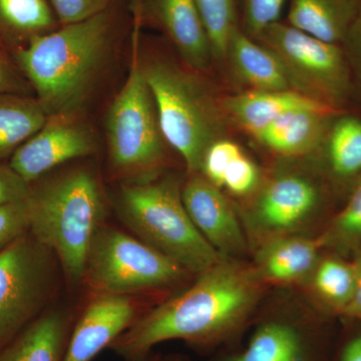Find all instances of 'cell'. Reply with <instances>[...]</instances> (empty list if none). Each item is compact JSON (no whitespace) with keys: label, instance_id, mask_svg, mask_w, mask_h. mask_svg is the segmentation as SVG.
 Listing matches in <instances>:
<instances>
[{"label":"cell","instance_id":"6da1fadb","mask_svg":"<svg viewBox=\"0 0 361 361\" xmlns=\"http://www.w3.org/2000/svg\"><path fill=\"white\" fill-rule=\"evenodd\" d=\"M197 276L187 290L140 316L110 348L125 360L171 341L197 350L231 348L255 308L263 281L255 268L237 259L222 258Z\"/></svg>","mask_w":361,"mask_h":361},{"label":"cell","instance_id":"7a4b0ae2","mask_svg":"<svg viewBox=\"0 0 361 361\" xmlns=\"http://www.w3.org/2000/svg\"><path fill=\"white\" fill-rule=\"evenodd\" d=\"M118 1L104 13L61 25L16 49V61L47 115L73 114L92 90L122 30Z\"/></svg>","mask_w":361,"mask_h":361},{"label":"cell","instance_id":"3957f363","mask_svg":"<svg viewBox=\"0 0 361 361\" xmlns=\"http://www.w3.org/2000/svg\"><path fill=\"white\" fill-rule=\"evenodd\" d=\"M25 201L30 234L52 252L70 283L84 281L90 244L106 214L94 173L75 168L32 183Z\"/></svg>","mask_w":361,"mask_h":361},{"label":"cell","instance_id":"277c9868","mask_svg":"<svg viewBox=\"0 0 361 361\" xmlns=\"http://www.w3.org/2000/svg\"><path fill=\"white\" fill-rule=\"evenodd\" d=\"M116 209L137 238L188 273L199 275L222 259L192 222L175 180L122 183Z\"/></svg>","mask_w":361,"mask_h":361},{"label":"cell","instance_id":"5b68a950","mask_svg":"<svg viewBox=\"0 0 361 361\" xmlns=\"http://www.w3.org/2000/svg\"><path fill=\"white\" fill-rule=\"evenodd\" d=\"M141 30L139 21L132 18L129 75L106 115L109 163L122 183L156 179L165 158L166 141L155 101L142 73Z\"/></svg>","mask_w":361,"mask_h":361},{"label":"cell","instance_id":"8992f818","mask_svg":"<svg viewBox=\"0 0 361 361\" xmlns=\"http://www.w3.org/2000/svg\"><path fill=\"white\" fill-rule=\"evenodd\" d=\"M155 101L161 134L184 161L189 175L200 173L209 146L220 139L217 106L200 80L169 61H142Z\"/></svg>","mask_w":361,"mask_h":361},{"label":"cell","instance_id":"52a82bcc","mask_svg":"<svg viewBox=\"0 0 361 361\" xmlns=\"http://www.w3.org/2000/svg\"><path fill=\"white\" fill-rule=\"evenodd\" d=\"M187 274L137 237L103 225L90 244L84 281L96 295L132 296L173 286Z\"/></svg>","mask_w":361,"mask_h":361},{"label":"cell","instance_id":"ba28073f","mask_svg":"<svg viewBox=\"0 0 361 361\" xmlns=\"http://www.w3.org/2000/svg\"><path fill=\"white\" fill-rule=\"evenodd\" d=\"M255 40L276 54L297 92L337 110L348 108L353 75L342 45L323 42L281 21L268 26Z\"/></svg>","mask_w":361,"mask_h":361},{"label":"cell","instance_id":"9c48e42d","mask_svg":"<svg viewBox=\"0 0 361 361\" xmlns=\"http://www.w3.org/2000/svg\"><path fill=\"white\" fill-rule=\"evenodd\" d=\"M54 255L30 233L0 252V350L44 312Z\"/></svg>","mask_w":361,"mask_h":361},{"label":"cell","instance_id":"30bf717a","mask_svg":"<svg viewBox=\"0 0 361 361\" xmlns=\"http://www.w3.org/2000/svg\"><path fill=\"white\" fill-rule=\"evenodd\" d=\"M209 361H329V358L326 341L316 325L307 320L276 315L260 320L245 344L222 351Z\"/></svg>","mask_w":361,"mask_h":361},{"label":"cell","instance_id":"8fae6325","mask_svg":"<svg viewBox=\"0 0 361 361\" xmlns=\"http://www.w3.org/2000/svg\"><path fill=\"white\" fill-rule=\"evenodd\" d=\"M322 200V190L310 178L279 175L261 190L246 218L254 234L264 241L293 235L313 217Z\"/></svg>","mask_w":361,"mask_h":361},{"label":"cell","instance_id":"7c38bea8","mask_svg":"<svg viewBox=\"0 0 361 361\" xmlns=\"http://www.w3.org/2000/svg\"><path fill=\"white\" fill-rule=\"evenodd\" d=\"M94 151V137L73 114L49 116L42 129L14 152L9 166L30 185L54 168Z\"/></svg>","mask_w":361,"mask_h":361},{"label":"cell","instance_id":"4fadbf2b","mask_svg":"<svg viewBox=\"0 0 361 361\" xmlns=\"http://www.w3.org/2000/svg\"><path fill=\"white\" fill-rule=\"evenodd\" d=\"M132 18L160 30L191 71L207 70L213 56L195 0H133Z\"/></svg>","mask_w":361,"mask_h":361},{"label":"cell","instance_id":"5bb4252c","mask_svg":"<svg viewBox=\"0 0 361 361\" xmlns=\"http://www.w3.org/2000/svg\"><path fill=\"white\" fill-rule=\"evenodd\" d=\"M180 194L192 222L221 257L237 259L246 253L241 221L219 188L197 173L190 175Z\"/></svg>","mask_w":361,"mask_h":361},{"label":"cell","instance_id":"9a60e30c","mask_svg":"<svg viewBox=\"0 0 361 361\" xmlns=\"http://www.w3.org/2000/svg\"><path fill=\"white\" fill-rule=\"evenodd\" d=\"M133 297L97 294L75 322L63 361H92L140 316Z\"/></svg>","mask_w":361,"mask_h":361},{"label":"cell","instance_id":"2e32d148","mask_svg":"<svg viewBox=\"0 0 361 361\" xmlns=\"http://www.w3.org/2000/svg\"><path fill=\"white\" fill-rule=\"evenodd\" d=\"M75 322L63 310L42 312L0 350V361H63Z\"/></svg>","mask_w":361,"mask_h":361},{"label":"cell","instance_id":"e0dca14e","mask_svg":"<svg viewBox=\"0 0 361 361\" xmlns=\"http://www.w3.org/2000/svg\"><path fill=\"white\" fill-rule=\"evenodd\" d=\"M322 239L286 235L263 242L256 254L255 268L264 282L290 284L310 276L319 261Z\"/></svg>","mask_w":361,"mask_h":361},{"label":"cell","instance_id":"ac0fdd59","mask_svg":"<svg viewBox=\"0 0 361 361\" xmlns=\"http://www.w3.org/2000/svg\"><path fill=\"white\" fill-rule=\"evenodd\" d=\"M223 106L233 120L253 137L289 111L337 110L296 90H249L227 97Z\"/></svg>","mask_w":361,"mask_h":361},{"label":"cell","instance_id":"d6986e66","mask_svg":"<svg viewBox=\"0 0 361 361\" xmlns=\"http://www.w3.org/2000/svg\"><path fill=\"white\" fill-rule=\"evenodd\" d=\"M341 110H296L269 123L255 139L273 153L296 157L320 149L332 116Z\"/></svg>","mask_w":361,"mask_h":361},{"label":"cell","instance_id":"ffe728a7","mask_svg":"<svg viewBox=\"0 0 361 361\" xmlns=\"http://www.w3.org/2000/svg\"><path fill=\"white\" fill-rule=\"evenodd\" d=\"M226 56L230 59L235 73L251 90H295L289 73L276 54L248 37L240 26L230 37Z\"/></svg>","mask_w":361,"mask_h":361},{"label":"cell","instance_id":"44dd1931","mask_svg":"<svg viewBox=\"0 0 361 361\" xmlns=\"http://www.w3.org/2000/svg\"><path fill=\"white\" fill-rule=\"evenodd\" d=\"M320 149L330 179L351 189L361 178V115L349 110L332 116Z\"/></svg>","mask_w":361,"mask_h":361},{"label":"cell","instance_id":"7402d4cb","mask_svg":"<svg viewBox=\"0 0 361 361\" xmlns=\"http://www.w3.org/2000/svg\"><path fill=\"white\" fill-rule=\"evenodd\" d=\"M361 11V0H290L287 23L316 39L343 44Z\"/></svg>","mask_w":361,"mask_h":361},{"label":"cell","instance_id":"603a6c76","mask_svg":"<svg viewBox=\"0 0 361 361\" xmlns=\"http://www.w3.org/2000/svg\"><path fill=\"white\" fill-rule=\"evenodd\" d=\"M49 115L37 99L20 94H0V160L13 156Z\"/></svg>","mask_w":361,"mask_h":361},{"label":"cell","instance_id":"cb8c5ba5","mask_svg":"<svg viewBox=\"0 0 361 361\" xmlns=\"http://www.w3.org/2000/svg\"><path fill=\"white\" fill-rule=\"evenodd\" d=\"M47 0H0V37L11 42H30L59 27Z\"/></svg>","mask_w":361,"mask_h":361},{"label":"cell","instance_id":"d4e9b609","mask_svg":"<svg viewBox=\"0 0 361 361\" xmlns=\"http://www.w3.org/2000/svg\"><path fill=\"white\" fill-rule=\"evenodd\" d=\"M310 276L315 293L325 303L342 312L348 305L355 291V263H348L338 258L319 260Z\"/></svg>","mask_w":361,"mask_h":361},{"label":"cell","instance_id":"484cf974","mask_svg":"<svg viewBox=\"0 0 361 361\" xmlns=\"http://www.w3.org/2000/svg\"><path fill=\"white\" fill-rule=\"evenodd\" d=\"M210 39L213 56H226L233 32L240 26L239 0H195Z\"/></svg>","mask_w":361,"mask_h":361},{"label":"cell","instance_id":"4316f807","mask_svg":"<svg viewBox=\"0 0 361 361\" xmlns=\"http://www.w3.org/2000/svg\"><path fill=\"white\" fill-rule=\"evenodd\" d=\"M323 247L349 252L361 243V178L353 187L345 205L322 237Z\"/></svg>","mask_w":361,"mask_h":361},{"label":"cell","instance_id":"83f0119b","mask_svg":"<svg viewBox=\"0 0 361 361\" xmlns=\"http://www.w3.org/2000/svg\"><path fill=\"white\" fill-rule=\"evenodd\" d=\"M286 0H239L240 28L251 39L278 23Z\"/></svg>","mask_w":361,"mask_h":361},{"label":"cell","instance_id":"f1b7e54d","mask_svg":"<svg viewBox=\"0 0 361 361\" xmlns=\"http://www.w3.org/2000/svg\"><path fill=\"white\" fill-rule=\"evenodd\" d=\"M243 153L236 142L220 139L214 141L207 148L200 168V174L216 187L222 189L223 179L230 164L240 154Z\"/></svg>","mask_w":361,"mask_h":361},{"label":"cell","instance_id":"f546056e","mask_svg":"<svg viewBox=\"0 0 361 361\" xmlns=\"http://www.w3.org/2000/svg\"><path fill=\"white\" fill-rule=\"evenodd\" d=\"M30 233L25 199L0 205V252Z\"/></svg>","mask_w":361,"mask_h":361},{"label":"cell","instance_id":"4dcf8cb0","mask_svg":"<svg viewBox=\"0 0 361 361\" xmlns=\"http://www.w3.org/2000/svg\"><path fill=\"white\" fill-rule=\"evenodd\" d=\"M259 180L260 174L257 166L243 152L226 170L222 189L236 196H246L257 188Z\"/></svg>","mask_w":361,"mask_h":361},{"label":"cell","instance_id":"1f68e13d","mask_svg":"<svg viewBox=\"0 0 361 361\" xmlns=\"http://www.w3.org/2000/svg\"><path fill=\"white\" fill-rule=\"evenodd\" d=\"M59 25L80 23L104 13L118 0H47Z\"/></svg>","mask_w":361,"mask_h":361},{"label":"cell","instance_id":"d6a6232c","mask_svg":"<svg viewBox=\"0 0 361 361\" xmlns=\"http://www.w3.org/2000/svg\"><path fill=\"white\" fill-rule=\"evenodd\" d=\"M30 191L25 182L11 166L0 164V205L23 200Z\"/></svg>","mask_w":361,"mask_h":361},{"label":"cell","instance_id":"836d02e7","mask_svg":"<svg viewBox=\"0 0 361 361\" xmlns=\"http://www.w3.org/2000/svg\"><path fill=\"white\" fill-rule=\"evenodd\" d=\"M342 47L350 65L355 94L358 90L361 92V11L355 25L349 30Z\"/></svg>","mask_w":361,"mask_h":361},{"label":"cell","instance_id":"e575fe53","mask_svg":"<svg viewBox=\"0 0 361 361\" xmlns=\"http://www.w3.org/2000/svg\"><path fill=\"white\" fill-rule=\"evenodd\" d=\"M20 78L14 73L4 56H0V94H20L23 92Z\"/></svg>","mask_w":361,"mask_h":361},{"label":"cell","instance_id":"d590c367","mask_svg":"<svg viewBox=\"0 0 361 361\" xmlns=\"http://www.w3.org/2000/svg\"><path fill=\"white\" fill-rule=\"evenodd\" d=\"M356 268V280L355 291L349 301L348 305L341 313L348 317L361 320V255L355 262Z\"/></svg>","mask_w":361,"mask_h":361},{"label":"cell","instance_id":"8d00e7d4","mask_svg":"<svg viewBox=\"0 0 361 361\" xmlns=\"http://www.w3.org/2000/svg\"><path fill=\"white\" fill-rule=\"evenodd\" d=\"M336 361H361V334L349 337L344 342Z\"/></svg>","mask_w":361,"mask_h":361},{"label":"cell","instance_id":"74e56055","mask_svg":"<svg viewBox=\"0 0 361 361\" xmlns=\"http://www.w3.org/2000/svg\"><path fill=\"white\" fill-rule=\"evenodd\" d=\"M126 361H161V358L158 355H153V353H147V355L140 356V357L134 358V360Z\"/></svg>","mask_w":361,"mask_h":361}]
</instances>
